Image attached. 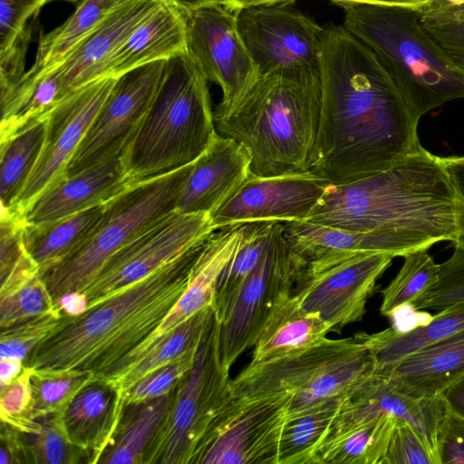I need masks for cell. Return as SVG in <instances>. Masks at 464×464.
<instances>
[{"instance_id": "cell-1", "label": "cell", "mask_w": 464, "mask_h": 464, "mask_svg": "<svg viewBox=\"0 0 464 464\" xmlns=\"http://www.w3.org/2000/svg\"><path fill=\"white\" fill-rule=\"evenodd\" d=\"M321 117L311 172L343 184L384 171L422 145L420 117L376 53L343 24L324 26Z\"/></svg>"}, {"instance_id": "cell-2", "label": "cell", "mask_w": 464, "mask_h": 464, "mask_svg": "<svg viewBox=\"0 0 464 464\" xmlns=\"http://www.w3.org/2000/svg\"><path fill=\"white\" fill-rule=\"evenodd\" d=\"M349 231L397 236L419 250L464 235V197L441 157L421 146L392 168L343 184H328L309 218Z\"/></svg>"}, {"instance_id": "cell-3", "label": "cell", "mask_w": 464, "mask_h": 464, "mask_svg": "<svg viewBox=\"0 0 464 464\" xmlns=\"http://www.w3.org/2000/svg\"><path fill=\"white\" fill-rule=\"evenodd\" d=\"M203 242L102 304L57 327L24 359L43 370H82L100 377L146 340L185 291Z\"/></svg>"}, {"instance_id": "cell-4", "label": "cell", "mask_w": 464, "mask_h": 464, "mask_svg": "<svg viewBox=\"0 0 464 464\" xmlns=\"http://www.w3.org/2000/svg\"><path fill=\"white\" fill-rule=\"evenodd\" d=\"M321 97L319 72L261 74L229 114L214 119L216 129L247 151L255 176L310 171L316 158Z\"/></svg>"}, {"instance_id": "cell-5", "label": "cell", "mask_w": 464, "mask_h": 464, "mask_svg": "<svg viewBox=\"0 0 464 464\" xmlns=\"http://www.w3.org/2000/svg\"><path fill=\"white\" fill-rule=\"evenodd\" d=\"M208 80L187 52L167 60L160 87L121 157L131 184L194 162L218 134Z\"/></svg>"}, {"instance_id": "cell-6", "label": "cell", "mask_w": 464, "mask_h": 464, "mask_svg": "<svg viewBox=\"0 0 464 464\" xmlns=\"http://www.w3.org/2000/svg\"><path fill=\"white\" fill-rule=\"evenodd\" d=\"M343 26L370 47L420 116L464 98V74L424 29L418 10L342 3Z\"/></svg>"}, {"instance_id": "cell-7", "label": "cell", "mask_w": 464, "mask_h": 464, "mask_svg": "<svg viewBox=\"0 0 464 464\" xmlns=\"http://www.w3.org/2000/svg\"><path fill=\"white\" fill-rule=\"evenodd\" d=\"M192 163L132 184L105 203L82 244L42 276L54 304L67 294L82 293L113 254L175 210Z\"/></svg>"}, {"instance_id": "cell-8", "label": "cell", "mask_w": 464, "mask_h": 464, "mask_svg": "<svg viewBox=\"0 0 464 464\" xmlns=\"http://www.w3.org/2000/svg\"><path fill=\"white\" fill-rule=\"evenodd\" d=\"M232 379L219 351V322L211 315L191 369L173 392L169 409L152 438L143 464H192L213 420L232 398Z\"/></svg>"}, {"instance_id": "cell-9", "label": "cell", "mask_w": 464, "mask_h": 464, "mask_svg": "<svg viewBox=\"0 0 464 464\" xmlns=\"http://www.w3.org/2000/svg\"><path fill=\"white\" fill-rule=\"evenodd\" d=\"M303 272L304 265L285 237L284 223L277 222L260 261L219 322V351L227 368L255 345L272 313L294 293Z\"/></svg>"}, {"instance_id": "cell-10", "label": "cell", "mask_w": 464, "mask_h": 464, "mask_svg": "<svg viewBox=\"0 0 464 464\" xmlns=\"http://www.w3.org/2000/svg\"><path fill=\"white\" fill-rule=\"evenodd\" d=\"M215 228L209 213L173 210L113 254L82 292L87 310L150 275L206 240Z\"/></svg>"}, {"instance_id": "cell-11", "label": "cell", "mask_w": 464, "mask_h": 464, "mask_svg": "<svg viewBox=\"0 0 464 464\" xmlns=\"http://www.w3.org/2000/svg\"><path fill=\"white\" fill-rule=\"evenodd\" d=\"M292 397L233 395L208 428L192 463L277 464Z\"/></svg>"}, {"instance_id": "cell-12", "label": "cell", "mask_w": 464, "mask_h": 464, "mask_svg": "<svg viewBox=\"0 0 464 464\" xmlns=\"http://www.w3.org/2000/svg\"><path fill=\"white\" fill-rule=\"evenodd\" d=\"M184 12L186 52L207 80L220 87L214 119L225 117L253 86L258 70L238 32L236 12L220 4Z\"/></svg>"}, {"instance_id": "cell-13", "label": "cell", "mask_w": 464, "mask_h": 464, "mask_svg": "<svg viewBox=\"0 0 464 464\" xmlns=\"http://www.w3.org/2000/svg\"><path fill=\"white\" fill-rule=\"evenodd\" d=\"M166 63L152 62L117 77L71 160L66 177L122 156L160 87Z\"/></svg>"}, {"instance_id": "cell-14", "label": "cell", "mask_w": 464, "mask_h": 464, "mask_svg": "<svg viewBox=\"0 0 464 464\" xmlns=\"http://www.w3.org/2000/svg\"><path fill=\"white\" fill-rule=\"evenodd\" d=\"M238 32L259 75L277 70L319 72L324 26L288 5L236 12Z\"/></svg>"}, {"instance_id": "cell-15", "label": "cell", "mask_w": 464, "mask_h": 464, "mask_svg": "<svg viewBox=\"0 0 464 464\" xmlns=\"http://www.w3.org/2000/svg\"><path fill=\"white\" fill-rule=\"evenodd\" d=\"M117 78L91 82L63 99L46 117V130L37 161L14 209L24 218L34 202L66 177L68 165Z\"/></svg>"}, {"instance_id": "cell-16", "label": "cell", "mask_w": 464, "mask_h": 464, "mask_svg": "<svg viewBox=\"0 0 464 464\" xmlns=\"http://www.w3.org/2000/svg\"><path fill=\"white\" fill-rule=\"evenodd\" d=\"M392 258L382 253L353 256L319 272L303 274L293 294L303 309L318 313L332 332H340L362 319L376 282Z\"/></svg>"}, {"instance_id": "cell-17", "label": "cell", "mask_w": 464, "mask_h": 464, "mask_svg": "<svg viewBox=\"0 0 464 464\" xmlns=\"http://www.w3.org/2000/svg\"><path fill=\"white\" fill-rule=\"evenodd\" d=\"M329 183L311 171L249 177L211 216L216 229L252 222L306 220Z\"/></svg>"}, {"instance_id": "cell-18", "label": "cell", "mask_w": 464, "mask_h": 464, "mask_svg": "<svg viewBox=\"0 0 464 464\" xmlns=\"http://www.w3.org/2000/svg\"><path fill=\"white\" fill-rule=\"evenodd\" d=\"M245 224L214 231L204 242L192 267L188 285L160 326L140 345L98 379L113 383L144 359L179 325L207 306H213L220 274L236 252Z\"/></svg>"}, {"instance_id": "cell-19", "label": "cell", "mask_w": 464, "mask_h": 464, "mask_svg": "<svg viewBox=\"0 0 464 464\" xmlns=\"http://www.w3.org/2000/svg\"><path fill=\"white\" fill-rule=\"evenodd\" d=\"M446 411L440 395L431 398L407 395L373 371L343 395L340 410L326 438L372 419L392 416L411 424L436 456V433Z\"/></svg>"}, {"instance_id": "cell-20", "label": "cell", "mask_w": 464, "mask_h": 464, "mask_svg": "<svg viewBox=\"0 0 464 464\" xmlns=\"http://www.w3.org/2000/svg\"><path fill=\"white\" fill-rule=\"evenodd\" d=\"M291 251L304 265L303 274H314L353 256L382 253L395 256L418 251L410 242L377 231H349L309 221L284 223Z\"/></svg>"}, {"instance_id": "cell-21", "label": "cell", "mask_w": 464, "mask_h": 464, "mask_svg": "<svg viewBox=\"0 0 464 464\" xmlns=\"http://www.w3.org/2000/svg\"><path fill=\"white\" fill-rule=\"evenodd\" d=\"M161 2L122 0L58 65L50 70L56 71L60 76L63 99L76 89L102 78L109 59Z\"/></svg>"}, {"instance_id": "cell-22", "label": "cell", "mask_w": 464, "mask_h": 464, "mask_svg": "<svg viewBox=\"0 0 464 464\" xmlns=\"http://www.w3.org/2000/svg\"><path fill=\"white\" fill-rule=\"evenodd\" d=\"M250 163L249 154L238 142L218 133L192 163L175 209L212 214L246 180Z\"/></svg>"}, {"instance_id": "cell-23", "label": "cell", "mask_w": 464, "mask_h": 464, "mask_svg": "<svg viewBox=\"0 0 464 464\" xmlns=\"http://www.w3.org/2000/svg\"><path fill=\"white\" fill-rule=\"evenodd\" d=\"M354 337L328 339L284 356L247 365L232 380L237 397L295 394L307 387L335 358L348 351Z\"/></svg>"}, {"instance_id": "cell-24", "label": "cell", "mask_w": 464, "mask_h": 464, "mask_svg": "<svg viewBox=\"0 0 464 464\" xmlns=\"http://www.w3.org/2000/svg\"><path fill=\"white\" fill-rule=\"evenodd\" d=\"M132 185L121 158L65 177L31 206L24 222L38 225L107 203Z\"/></svg>"}, {"instance_id": "cell-25", "label": "cell", "mask_w": 464, "mask_h": 464, "mask_svg": "<svg viewBox=\"0 0 464 464\" xmlns=\"http://www.w3.org/2000/svg\"><path fill=\"white\" fill-rule=\"evenodd\" d=\"M374 372L407 395L415 398L440 395L464 375V330Z\"/></svg>"}, {"instance_id": "cell-26", "label": "cell", "mask_w": 464, "mask_h": 464, "mask_svg": "<svg viewBox=\"0 0 464 464\" xmlns=\"http://www.w3.org/2000/svg\"><path fill=\"white\" fill-rule=\"evenodd\" d=\"M184 52L185 12L162 0L109 59L102 78H117L141 65L167 61Z\"/></svg>"}, {"instance_id": "cell-27", "label": "cell", "mask_w": 464, "mask_h": 464, "mask_svg": "<svg viewBox=\"0 0 464 464\" xmlns=\"http://www.w3.org/2000/svg\"><path fill=\"white\" fill-rule=\"evenodd\" d=\"M124 409V393L108 382L94 379L78 392L63 411L70 440L89 452L91 464L99 462Z\"/></svg>"}, {"instance_id": "cell-28", "label": "cell", "mask_w": 464, "mask_h": 464, "mask_svg": "<svg viewBox=\"0 0 464 464\" xmlns=\"http://www.w3.org/2000/svg\"><path fill=\"white\" fill-rule=\"evenodd\" d=\"M332 332L318 313L301 307L294 294L276 308L257 338L247 365L262 363L316 344Z\"/></svg>"}, {"instance_id": "cell-29", "label": "cell", "mask_w": 464, "mask_h": 464, "mask_svg": "<svg viewBox=\"0 0 464 464\" xmlns=\"http://www.w3.org/2000/svg\"><path fill=\"white\" fill-rule=\"evenodd\" d=\"M462 330L464 303H459L440 309L427 322L408 330L392 326L374 334L358 333L353 337L369 349L379 371Z\"/></svg>"}, {"instance_id": "cell-30", "label": "cell", "mask_w": 464, "mask_h": 464, "mask_svg": "<svg viewBox=\"0 0 464 464\" xmlns=\"http://www.w3.org/2000/svg\"><path fill=\"white\" fill-rule=\"evenodd\" d=\"M173 392L174 390L146 401L125 405L121 421L98 463L143 464L145 452L169 409Z\"/></svg>"}, {"instance_id": "cell-31", "label": "cell", "mask_w": 464, "mask_h": 464, "mask_svg": "<svg viewBox=\"0 0 464 464\" xmlns=\"http://www.w3.org/2000/svg\"><path fill=\"white\" fill-rule=\"evenodd\" d=\"M121 1L81 0L62 24L41 34L34 61L21 80L34 81L58 65Z\"/></svg>"}, {"instance_id": "cell-32", "label": "cell", "mask_w": 464, "mask_h": 464, "mask_svg": "<svg viewBox=\"0 0 464 464\" xmlns=\"http://www.w3.org/2000/svg\"><path fill=\"white\" fill-rule=\"evenodd\" d=\"M104 205L47 223L24 222V243L38 264L40 276L61 263L82 244L102 215Z\"/></svg>"}, {"instance_id": "cell-33", "label": "cell", "mask_w": 464, "mask_h": 464, "mask_svg": "<svg viewBox=\"0 0 464 464\" xmlns=\"http://www.w3.org/2000/svg\"><path fill=\"white\" fill-rule=\"evenodd\" d=\"M396 420L382 416L327 437L315 464H382Z\"/></svg>"}, {"instance_id": "cell-34", "label": "cell", "mask_w": 464, "mask_h": 464, "mask_svg": "<svg viewBox=\"0 0 464 464\" xmlns=\"http://www.w3.org/2000/svg\"><path fill=\"white\" fill-rule=\"evenodd\" d=\"M342 397L295 414H286L277 464H315L317 451L338 414Z\"/></svg>"}, {"instance_id": "cell-35", "label": "cell", "mask_w": 464, "mask_h": 464, "mask_svg": "<svg viewBox=\"0 0 464 464\" xmlns=\"http://www.w3.org/2000/svg\"><path fill=\"white\" fill-rule=\"evenodd\" d=\"M276 223L245 224L240 243L217 284L213 309L218 322L226 317L244 282L260 261Z\"/></svg>"}, {"instance_id": "cell-36", "label": "cell", "mask_w": 464, "mask_h": 464, "mask_svg": "<svg viewBox=\"0 0 464 464\" xmlns=\"http://www.w3.org/2000/svg\"><path fill=\"white\" fill-rule=\"evenodd\" d=\"M46 118L0 142L1 211L11 212L40 155Z\"/></svg>"}, {"instance_id": "cell-37", "label": "cell", "mask_w": 464, "mask_h": 464, "mask_svg": "<svg viewBox=\"0 0 464 464\" xmlns=\"http://www.w3.org/2000/svg\"><path fill=\"white\" fill-rule=\"evenodd\" d=\"M24 218L15 213L1 212L0 219V298L9 296L40 275L38 264L24 243Z\"/></svg>"}, {"instance_id": "cell-38", "label": "cell", "mask_w": 464, "mask_h": 464, "mask_svg": "<svg viewBox=\"0 0 464 464\" xmlns=\"http://www.w3.org/2000/svg\"><path fill=\"white\" fill-rule=\"evenodd\" d=\"M397 276L382 290L380 313L392 317L402 307L411 306L436 282L440 264L435 263L428 249L406 255Z\"/></svg>"}, {"instance_id": "cell-39", "label": "cell", "mask_w": 464, "mask_h": 464, "mask_svg": "<svg viewBox=\"0 0 464 464\" xmlns=\"http://www.w3.org/2000/svg\"><path fill=\"white\" fill-rule=\"evenodd\" d=\"M213 313V306H207L189 317L164 338L135 367L111 384L125 393L147 374L183 354L198 343Z\"/></svg>"}, {"instance_id": "cell-40", "label": "cell", "mask_w": 464, "mask_h": 464, "mask_svg": "<svg viewBox=\"0 0 464 464\" xmlns=\"http://www.w3.org/2000/svg\"><path fill=\"white\" fill-rule=\"evenodd\" d=\"M95 379L82 370L34 369L31 374L32 418L63 412L78 392Z\"/></svg>"}, {"instance_id": "cell-41", "label": "cell", "mask_w": 464, "mask_h": 464, "mask_svg": "<svg viewBox=\"0 0 464 464\" xmlns=\"http://www.w3.org/2000/svg\"><path fill=\"white\" fill-rule=\"evenodd\" d=\"M41 430L34 434H25L31 446L34 463L78 464L90 463L91 455L70 440L63 420V412L37 419Z\"/></svg>"}, {"instance_id": "cell-42", "label": "cell", "mask_w": 464, "mask_h": 464, "mask_svg": "<svg viewBox=\"0 0 464 464\" xmlns=\"http://www.w3.org/2000/svg\"><path fill=\"white\" fill-rule=\"evenodd\" d=\"M420 22L450 62L464 74V3L418 10Z\"/></svg>"}, {"instance_id": "cell-43", "label": "cell", "mask_w": 464, "mask_h": 464, "mask_svg": "<svg viewBox=\"0 0 464 464\" xmlns=\"http://www.w3.org/2000/svg\"><path fill=\"white\" fill-rule=\"evenodd\" d=\"M62 311L55 309L1 329V359L24 361L28 354L59 324Z\"/></svg>"}, {"instance_id": "cell-44", "label": "cell", "mask_w": 464, "mask_h": 464, "mask_svg": "<svg viewBox=\"0 0 464 464\" xmlns=\"http://www.w3.org/2000/svg\"><path fill=\"white\" fill-rule=\"evenodd\" d=\"M453 247L452 255L440 264L436 282L411 306L413 310H440L464 303V246Z\"/></svg>"}, {"instance_id": "cell-45", "label": "cell", "mask_w": 464, "mask_h": 464, "mask_svg": "<svg viewBox=\"0 0 464 464\" xmlns=\"http://www.w3.org/2000/svg\"><path fill=\"white\" fill-rule=\"evenodd\" d=\"M33 371V367L24 366L23 371L14 380L1 386L0 392L1 422L26 434H34L41 430L40 421L32 418L31 374Z\"/></svg>"}, {"instance_id": "cell-46", "label": "cell", "mask_w": 464, "mask_h": 464, "mask_svg": "<svg viewBox=\"0 0 464 464\" xmlns=\"http://www.w3.org/2000/svg\"><path fill=\"white\" fill-rule=\"evenodd\" d=\"M56 308L42 276H37L14 294L0 298V327L7 328Z\"/></svg>"}, {"instance_id": "cell-47", "label": "cell", "mask_w": 464, "mask_h": 464, "mask_svg": "<svg viewBox=\"0 0 464 464\" xmlns=\"http://www.w3.org/2000/svg\"><path fill=\"white\" fill-rule=\"evenodd\" d=\"M198 343L173 361L150 372L130 387L124 393L125 405L146 401L172 392L193 366Z\"/></svg>"}, {"instance_id": "cell-48", "label": "cell", "mask_w": 464, "mask_h": 464, "mask_svg": "<svg viewBox=\"0 0 464 464\" xmlns=\"http://www.w3.org/2000/svg\"><path fill=\"white\" fill-rule=\"evenodd\" d=\"M382 464H438L421 435L407 421L396 420Z\"/></svg>"}, {"instance_id": "cell-49", "label": "cell", "mask_w": 464, "mask_h": 464, "mask_svg": "<svg viewBox=\"0 0 464 464\" xmlns=\"http://www.w3.org/2000/svg\"><path fill=\"white\" fill-rule=\"evenodd\" d=\"M55 0H0V51L7 49L36 20L40 10Z\"/></svg>"}, {"instance_id": "cell-50", "label": "cell", "mask_w": 464, "mask_h": 464, "mask_svg": "<svg viewBox=\"0 0 464 464\" xmlns=\"http://www.w3.org/2000/svg\"><path fill=\"white\" fill-rule=\"evenodd\" d=\"M438 464H464V420L447 411L436 433Z\"/></svg>"}, {"instance_id": "cell-51", "label": "cell", "mask_w": 464, "mask_h": 464, "mask_svg": "<svg viewBox=\"0 0 464 464\" xmlns=\"http://www.w3.org/2000/svg\"><path fill=\"white\" fill-rule=\"evenodd\" d=\"M32 37L33 24L15 39L11 46L0 51L1 92L16 84L26 72L25 57Z\"/></svg>"}, {"instance_id": "cell-52", "label": "cell", "mask_w": 464, "mask_h": 464, "mask_svg": "<svg viewBox=\"0 0 464 464\" xmlns=\"http://www.w3.org/2000/svg\"><path fill=\"white\" fill-rule=\"evenodd\" d=\"M0 441V464L34 463L31 446L24 432L2 422Z\"/></svg>"}, {"instance_id": "cell-53", "label": "cell", "mask_w": 464, "mask_h": 464, "mask_svg": "<svg viewBox=\"0 0 464 464\" xmlns=\"http://www.w3.org/2000/svg\"><path fill=\"white\" fill-rule=\"evenodd\" d=\"M446 408L464 420V375L440 393Z\"/></svg>"}, {"instance_id": "cell-54", "label": "cell", "mask_w": 464, "mask_h": 464, "mask_svg": "<svg viewBox=\"0 0 464 464\" xmlns=\"http://www.w3.org/2000/svg\"><path fill=\"white\" fill-rule=\"evenodd\" d=\"M441 158L456 187L464 197V156H449ZM452 246H464V235L453 243Z\"/></svg>"}, {"instance_id": "cell-55", "label": "cell", "mask_w": 464, "mask_h": 464, "mask_svg": "<svg viewBox=\"0 0 464 464\" xmlns=\"http://www.w3.org/2000/svg\"><path fill=\"white\" fill-rule=\"evenodd\" d=\"M24 362L15 359H1L0 362V384L1 386L10 383L23 371Z\"/></svg>"}, {"instance_id": "cell-56", "label": "cell", "mask_w": 464, "mask_h": 464, "mask_svg": "<svg viewBox=\"0 0 464 464\" xmlns=\"http://www.w3.org/2000/svg\"><path fill=\"white\" fill-rule=\"evenodd\" d=\"M337 5L342 3H371L389 5H398L419 10L427 6L430 0H330Z\"/></svg>"}, {"instance_id": "cell-57", "label": "cell", "mask_w": 464, "mask_h": 464, "mask_svg": "<svg viewBox=\"0 0 464 464\" xmlns=\"http://www.w3.org/2000/svg\"><path fill=\"white\" fill-rule=\"evenodd\" d=\"M296 0H227L225 6L237 12L241 9L272 5H289Z\"/></svg>"}, {"instance_id": "cell-58", "label": "cell", "mask_w": 464, "mask_h": 464, "mask_svg": "<svg viewBox=\"0 0 464 464\" xmlns=\"http://www.w3.org/2000/svg\"><path fill=\"white\" fill-rule=\"evenodd\" d=\"M171 3L183 10H190L206 5L211 4H226L227 0H165Z\"/></svg>"}, {"instance_id": "cell-59", "label": "cell", "mask_w": 464, "mask_h": 464, "mask_svg": "<svg viewBox=\"0 0 464 464\" xmlns=\"http://www.w3.org/2000/svg\"><path fill=\"white\" fill-rule=\"evenodd\" d=\"M464 3V0H430L427 6L430 7H442L447 5H455Z\"/></svg>"}, {"instance_id": "cell-60", "label": "cell", "mask_w": 464, "mask_h": 464, "mask_svg": "<svg viewBox=\"0 0 464 464\" xmlns=\"http://www.w3.org/2000/svg\"><path fill=\"white\" fill-rule=\"evenodd\" d=\"M65 1L77 5L81 0H65Z\"/></svg>"}]
</instances>
